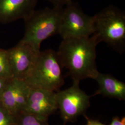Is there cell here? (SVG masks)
I'll return each mask as SVG.
<instances>
[{
  "label": "cell",
  "instance_id": "obj_8",
  "mask_svg": "<svg viewBox=\"0 0 125 125\" xmlns=\"http://www.w3.org/2000/svg\"><path fill=\"white\" fill-rule=\"evenodd\" d=\"M56 93L47 89L31 88L22 112L48 119L58 109Z\"/></svg>",
  "mask_w": 125,
  "mask_h": 125
},
{
  "label": "cell",
  "instance_id": "obj_7",
  "mask_svg": "<svg viewBox=\"0 0 125 125\" xmlns=\"http://www.w3.org/2000/svg\"><path fill=\"white\" fill-rule=\"evenodd\" d=\"M7 51L12 78L25 80L31 72L40 51H37L21 40Z\"/></svg>",
  "mask_w": 125,
  "mask_h": 125
},
{
  "label": "cell",
  "instance_id": "obj_1",
  "mask_svg": "<svg viewBox=\"0 0 125 125\" xmlns=\"http://www.w3.org/2000/svg\"><path fill=\"white\" fill-rule=\"evenodd\" d=\"M98 44L93 35L63 39L57 52L62 66L68 70L73 81L95 79L99 73L95 61Z\"/></svg>",
  "mask_w": 125,
  "mask_h": 125
},
{
  "label": "cell",
  "instance_id": "obj_15",
  "mask_svg": "<svg viewBox=\"0 0 125 125\" xmlns=\"http://www.w3.org/2000/svg\"><path fill=\"white\" fill-rule=\"evenodd\" d=\"M50 1L53 7L63 8L64 6H66L71 2L72 0H47Z\"/></svg>",
  "mask_w": 125,
  "mask_h": 125
},
{
  "label": "cell",
  "instance_id": "obj_11",
  "mask_svg": "<svg viewBox=\"0 0 125 125\" xmlns=\"http://www.w3.org/2000/svg\"><path fill=\"white\" fill-rule=\"evenodd\" d=\"M99 85L98 89L92 95L103 96L125 100V83L114 76L99 72L94 79Z\"/></svg>",
  "mask_w": 125,
  "mask_h": 125
},
{
  "label": "cell",
  "instance_id": "obj_9",
  "mask_svg": "<svg viewBox=\"0 0 125 125\" xmlns=\"http://www.w3.org/2000/svg\"><path fill=\"white\" fill-rule=\"evenodd\" d=\"M30 89L25 81L12 78L5 88L0 103L9 112L17 115L27 103Z\"/></svg>",
  "mask_w": 125,
  "mask_h": 125
},
{
  "label": "cell",
  "instance_id": "obj_17",
  "mask_svg": "<svg viewBox=\"0 0 125 125\" xmlns=\"http://www.w3.org/2000/svg\"><path fill=\"white\" fill-rule=\"evenodd\" d=\"M85 117V119L87 120V124L86 125H106L104 124L103 123L100 122L98 120H93L91 119H90L87 116L84 115Z\"/></svg>",
  "mask_w": 125,
  "mask_h": 125
},
{
  "label": "cell",
  "instance_id": "obj_12",
  "mask_svg": "<svg viewBox=\"0 0 125 125\" xmlns=\"http://www.w3.org/2000/svg\"><path fill=\"white\" fill-rule=\"evenodd\" d=\"M47 118L22 112L17 116L16 125H49Z\"/></svg>",
  "mask_w": 125,
  "mask_h": 125
},
{
  "label": "cell",
  "instance_id": "obj_19",
  "mask_svg": "<svg viewBox=\"0 0 125 125\" xmlns=\"http://www.w3.org/2000/svg\"><path fill=\"white\" fill-rule=\"evenodd\" d=\"M65 125V124H64V125Z\"/></svg>",
  "mask_w": 125,
  "mask_h": 125
},
{
  "label": "cell",
  "instance_id": "obj_16",
  "mask_svg": "<svg viewBox=\"0 0 125 125\" xmlns=\"http://www.w3.org/2000/svg\"><path fill=\"white\" fill-rule=\"evenodd\" d=\"M109 125H125V117H123L121 118L118 116L114 117Z\"/></svg>",
  "mask_w": 125,
  "mask_h": 125
},
{
  "label": "cell",
  "instance_id": "obj_18",
  "mask_svg": "<svg viewBox=\"0 0 125 125\" xmlns=\"http://www.w3.org/2000/svg\"><path fill=\"white\" fill-rule=\"evenodd\" d=\"M10 79H6L0 78V99L5 88L6 87V85H7L8 82Z\"/></svg>",
  "mask_w": 125,
  "mask_h": 125
},
{
  "label": "cell",
  "instance_id": "obj_6",
  "mask_svg": "<svg viewBox=\"0 0 125 125\" xmlns=\"http://www.w3.org/2000/svg\"><path fill=\"white\" fill-rule=\"evenodd\" d=\"M56 101L61 117L64 124L75 122L79 116L85 115L90 106V96L81 89L79 82L73 81L68 89L56 93Z\"/></svg>",
  "mask_w": 125,
  "mask_h": 125
},
{
  "label": "cell",
  "instance_id": "obj_5",
  "mask_svg": "<svg viewBox=\"0 0 125 125\" xmlns=\"http://www.w3.org/2000/svg\"><path fill=\"white\" fill-rule=\"evenodd\" d=\"M93 33V17L72 1L63 8L58 32L62 39L90 37Z\"/></svg>",
  "mask_w": 125,
  "mask_h": 125
},
{
  "label": "cell",
  "instance_id": "obj_10",
  "mask_svg": "<svg viewBox=\"0 0 125 125\" xmlns=\"http://www.w3.org/2000/svg\"><path fill=\"white\" fill-rule=\"evenodd\" d=\"M38 0H0V23L28 18L35 10Z\"/></svg>",
  "mask_w": 125,
  "mask_h": 125
},
{
  "label": "cell",
  "instance_id": "obj_2",
  "mask_svg": "<svg viewBox=\"0 0 125 125\" xmlns=\"http://www.w3.org/2000/svg\"><path fill=\"white\" fill-rule=\"evenodd\" d=\"M93 17V35L99 43L104 42L122 53L125 46V13L114 6L107 7Z\"/></svg>",
  "mask_w": 125,
  "mask_h": 125
},
{
  "label": "cell",
  "instance_id": "obj_4",
  "mask_svg": "<svg viewBox=\"0 0 125 125\" xmlns=\"http://www.w3.org/2000/svg\"><path fill=\"white\" fill-rule=\"evenodd\" d=\"M62 68L57 52L52 49L40 51L31 72L24 81L31 88L57 92L64 83Z\"/></svg>",
  "mask_w": 125,
  "mask_h": 125
},
{
  "label": "cell",
  "instance_id": "obj_3",
  "mask_svg": "<svg viewBox=\"0 0 125 125\" xmlns=\"http://www.w3.org/2000/svg\"><path fill=\"white\" fill-rule=\"evenodd\" d=\"M63 8L53 7L35 10L26 20L25 33L21 40L40 52L41 44L58 34Z\"/></svg>",
  "mask_w": 125,
  "mask_h": 125
},
{
  "label": "cell",
  "instance_id": "obj_13",
  "mask_svg": "<svg viewBox=\"0 0 125 125\" xmlns=\"http://www.w3.org/2000/svg\"><path fill=\"white\" fill-rule=\"evenodd\" d=\"M0 78L9 79L12 78L7 51L0 49Z\"/></svg>",
  "mask_w": 125,
  "mask_h": 125
},
{
  "label": "cell",
  "instance_id": "obj_14",
  "mask_svg": "<svg viewBox=\"0 0 125 125\" xmlns=\"http://www.w3.org/2000/svg\"><path fill=\"white\" fill-rule=\"evenodd\" d=\"M17 116L9 112L0 103V125H16Z\"/></svg>",
  "mask_w": 125,
  "mask_h": 125
}]
</instances>
